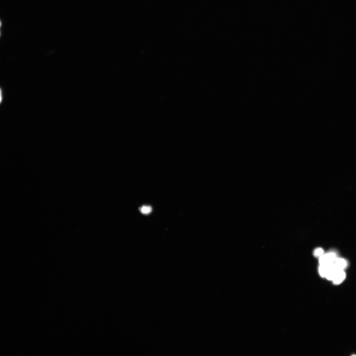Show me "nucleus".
I'll return each instance as SVG.
<instances>
[{"label":"nucleus","instance_id":"obj_2","mask_svg":"<svg viewBox=\"0 0 356 356\" xmlns=\"http://www.w3.org/2000/svg\"><path fill=\"white\" fill-rule=\"evenodd\" d=\"M346 277L344 270H338L335 274L333 281L335 284L338 285L343 282Z\"/></svg>","mask_w":356,"mask_h":356},{"label":"nucleus","instance_id":"obj_7","mask_svg":"<svg viewBox=\"0 0 356 356\" xmlns=\"http://www.w3.org/2000/svg\"><path fill=\"white\" fill-rule=\"evenodd\" d=\"M2 89H1V102H2Z\"/></svg>","mask_w":356,"mask_h":356},{"label":"nucleus","instance_id":"obj_3","mask_svg":"<svg viewBox=\"0 0 356 356\" xmlns=\"http://www.w3.org/2000/svg\"><path fill=\"white\" fill-rule=\"evenodd\" d=\"M334 264L338 270H344L346 268L348 265V262L345 259L337 257L335 260Z\"/></svg>","mask_w":356,"mask_h":356},{"label":"nucleus","instance_id":"obj_5","mask_svg":"<svg viewBox=\"0 0 356 356\" xmlns=\"http://www.w3.org/2000/svg\"><path fill=\"white\" fill-rule=\"evenodd\" d=\"M152 210L151 207L149 206H143L140 209V212L144 214H150Z\"/></svg>","mask_w":356,"mask_h":356},{"label":"nucleus","instance_id":"obj_4","mask_svg":"<svg viewBox=\"0 0 356 356\" xmlns=\"http://www.w3.org/2000/svg\"><path fill=\"white\" fill-rule=\"evenodd\" d=\"M328 271L327 265H320L319 268V274L321 277H325Z\"/></svg>","mask_w":356,"mask_h":356},{"label":"nucleus","instance_id":"obj_1","mask_svg":"<svg viewBox=\"0 0 356 356\" xmlns=\"http://www.w3.org/2000/svg\"><path fill=\"white\" fill-rule=\"evenodd\" d=\"M337 258V255L335 252L330 251L328 252L319 258L320 265H327L334 263Z\"/></svg>","mask_w":356,"mask_h":356},{"label":"nucleus","instance_id":"obj_6","mask_svg":"<svg viewBox=\"0 0 356 356\" xmlns=\"http://www.w3.org/2000/svg\"><path fill=\"white\" fill-rule=\"evenodd\" d=\"M313 253L314 256L320 258L324 254V252L323 249L318 248L314 250Z\"/></svg>","mask_w":356,"mask_h":356}]
</instances>
